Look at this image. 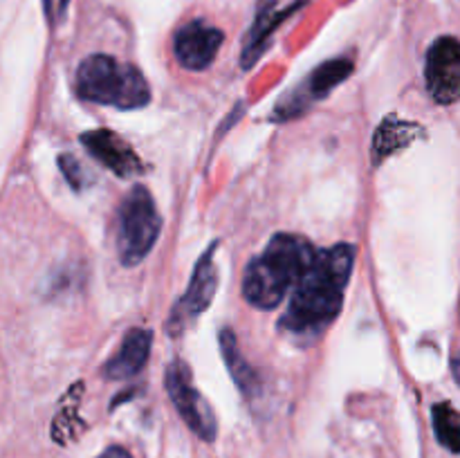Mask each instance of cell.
I'll use <instances>...</instances> for the list:
<instances>
[{
  "instance_id": "1",
  "label": "cell",
  "mask_w": 460,
  "mask_h": 458,
  "mask_svg": "<svg viewBox=\"0 0 460 458\" xmlns=\"http://www.w3.org/2000/svg\"><path fill=\"white\" fill-rule=\"evenodd\" d=\"M355 263V247L349 242L319 251L304 281L295 287L290 305L281 317V330L296 337H317L340 314L344 292Z\"/></svg>"
},
{
  "instance_id": "2",
  "label": "cell",
  "mask_w": 460,
  "mask_h": 458,
  "mask_svg": "<svg viewBox=\"0 0 460 458\" xmlns=\"http://www.w3.org/2000/svg\"><path fill=\"white\" fill-rule=\"evenodd\" d=\"M319 251L295 233H277L263 254L252 259L243 274V295L254 308L272 310L295 290L313 268Z\"/></svg>"
},
{
  "instance_id": "3",
  "label": "cell",
  "mask_w": 460,
  "mask_h": 458,
  "mask_svg": "<svg viewBox=\"0 0 460 458\" xmlns=\"http://www.w3.org/2000/svg\"><path fill=\"white\" fill-rule=\"evenodd\" d=\"M76 94L102 106L135 110L151 101V88L137 67L108 54L84 58L76 70Z\"/></svg>"
},
{
  "instance_id": "4",
  "label": "cell",
  "mask_w": 460,
  "mask_h": 458,
  "mask_svg": "<svg viewBox=\"0 0 460 458\" xmlns=\"http://www.w3.org/2000/svg\"><path fill=\"white\" fill-rule=\"evenodd\" d=\"M162 218L146 187L137 184L126 193L117 211V254L121 265L135 268L151 254L160 236Z\"/></svg>"
},
{
  "instance_id": "5",
  "label": "cell",
  "mask_w": 460,
  "mask_h": 458,
  "mask_svg": "<svg viewBox=\"0 0 460 458\" xmlns=\"http://www.w3.org/2000/svg\"><path fill=\"white\" fill-rule=\"evenodd\" d=\"M166 391L171 402L178 409L180 418L187 422L189 429L202 440L211 443L218 436V420L211 411L209 402L202 398L191 384V368L182 359H173L166 368Z\"/></svg>"
},
{
  "instance_id": "6",
  "label": "cell",
  "mask_w": 460,
  "mask_h": 458,
  "mask_svg": "<svg viewBox=\"0 0 460 458\" xmlns=\"http://www.w3.org/2000/svg\"><path fill=\"white\" fill-rule=\"evenodd\" d=\"M427 90L436 103L460 101V40L440 36L431 43L425 63Z\"/></svg>"
},
{
  "instance_id": "7",
  "label": "cell",
  "mask_w": 460,
  "mask_h": 458,
  "mask_svg": "<svg viewBox=\"0 0 460 458\" xmlns=\"http://www.w3.org/2000/svg\"><path fill=\"white\" fill-rule=\"evenodd\" d=\"M350 72H353V63L346 61V58H332V61L319 66L304 84H299V88L292 90L290 94H286L279 101L277 110H274V119H290V117L301 115L305 108L326 97L335 85L349 79Z\"/></svg>"
},
{
  "instance_id": "8",
  "label": "cell",
  "mask_w": 460,
  "mask_h": 458,
  "mask_svg": "<svg viewBox=\"0 0 460 458\" xmlns=\"http://www.w3.org/2000/svg\"><path fill=\"white\" fill-rule=\"evenodd\" d=\"M214 251L216 242L209 245V250L200 256V260L196 263V269H193V277L187 292H184V296L175 304L173 313H171L169 330L173 332V335H180V332L184 330V326H187L193 317L205 313L207 305L214 299L216 287H218V272H216V265L214 260H211Z\"/></svg>"
},
{
  "instance_id": "9",
  "label": "cell",
  "mask_w": 460,
  "mask_h": 458,
  "mask_svg": "<svg viewBox=\"0 0 460 458\" xmlns=\"http://www.w3.org/2000/svg\"><path fill=\"white\" fill-rule=\"evenodd\" d=\"M225 34L205 21H191L175 31L173 52L184 70H207L214 63Z\"/></svg>"
},
{
  "instance_id": "10",
  "label": "cell",
  "mask_w": 460,
  "mask_h": 458,
  "mask_svg": "<svg viewBox=\"0 0 460 458\" xmlns=\"http://www.w3.org/2000/svg\"><path fill=\"white\" fill-rule=\"evenodd\" d=\"M81 144L99 164L111 169L117 178H130L135 173H142V162H139L137 153L115 130H90V133L81 135Z\"/></svg>"
},
{
  "instance_id": "11",
  "label": "cell",
  "mask_w": 460,
  "mask_h": 458,
  "mask_svg": "<svg viewBox=\"0 0 460 458\" xmlns=\"http://www.w3.org/2000/svg\"><path fill=\"white\" fill-rule=\"evenodd\" d=\"M153 346V332L146 328H133L124 335L117 353L103 366L108 380H128L135 377L148 362Z\"/></svg>"
},
{
  "instance_id": "12",
  "label": "cell",
  "mask_w": 460,
  "mask_h": 458,
  "mask_svg": "<svg viewBox=\"0 0 460 458\" xmlns=\"http://www.w3.org/2000/svg\"><path fill=\"white\" fill-rule=\"evenodd\" d=\"M220 350H223V359L227 364L232 380L236 382L238 389L245 395H256L261 391V380L252 364L243 357L241 348H238V339L232 330H220Z\"/></svg>"
},
{
  "instance_id": "13",
  "label": "cell",
  "mask_w": 460,
  "mask_h": 458,
  "mask_svg": "<svg viewBox=\"0 0 460 458\" xmlns=\"http://www.w3.org/2000/svg\"><path fill=\"white\" fill-rule=\"evenodd\" d=\"M299 4H296V7H299ZM296 7H292V9H296ZM292 9H281V12H277V9H274V4H268V7H265L263 12L256 16L254 27L250 30V36H247V40H245V49H243V67H245V70L256 61V58L261 57L263 48L268 45L270 36H272L274 30L281 25L283 18L290 16Z\"/></svg>"
},
{
  "instance_id": "14",
  "label": "cell",
  "mask_w": 460,
  "mask_h": 458,
  "mask_svg": "<svg viewBox=\"0 0 460 458\" xmlns=\"http://www.w3.org/2000/svg\"><path fill=\"white\" fill-rule=\"evenodd\" d=\"M431 422L438 443L449 452L460 454V411L449 402H438L431 409Z\"/></svg>"
},
{
  "instance_id": "15",
  "label": "cell",
  "mask_w": 460,
  "mask_h": 458,
  "mask_svg": "<svg viewBox=\"0 0 460 458\" xmlns=\"http://www.w3.org/2000/svg\"><path fill=\"white\" fill-rule=\"evenodd\" d=\"M413 135V126L411 124H404V121L398 119H386L382 124V128L376 133V142H373V160L382 162L391 151L400 146V142L395 139H402L404 144L411 139Z\"/></svg>"
},
{
  "instance_id": "16",
  "label": "cell",
  "mask_w": 460,
  "mask_h": 458,
  "mask_svg": "<svg viewBox=\"0 0 460 458\" xmlns=\"http://www.w3.org/2000/svg\"><path fill=\"white\" fill-rule=\"evenodd\" d=\"M58 166H61V171L66 173L70 187L79 191V189L84 187V184H81V175H84V171H81L79 162H76L75 157H70V155H61V157H58Z\"/></svg>"
},
{
  "instance_id": "17",
  "label": "cell",
  "mask_w": 460,
  "mask_h": 458,
  "mask_svg": "<svg viewBox=\"0 0 460 458\" xmlns=\"http://www.w3.org/2000/svg\"><path fill=\"white\" fill-rule=\"evenodd\" d=\"M97 458H133V456H130V454L126 452L124 447H108L106 452H103L102 456H97Z\"/></svg>"
},
{
  "instance_id": "18",
  "label": "cell",
  "mask_w": 460,
  "mask_h": 458,
  "mask_svg": "<svg viewBox=\"0 0 460 458\" xmlns=\"http://www.w3.org/2000/svg\"><path fill=\"white\" fill-rule=\"evenodd\" d=\"M452 371H454V380L460 384V353L452 359Z\"/></svg>"
},
{
  "instance_id": "19",
  "label": "cell",
  "mask_w": 460,
  "mask_h": 458,
  "mask_svg": "<svg viewBox=\"0 0 460 458\" xmlns=\"http://www.w3.org/2000/svg\"><path fill=\"white\" fill-rule=\"evenodd\" d=\"M45 7H48V9H49V0H45Z\"/></svg>"
}]
</instances>
